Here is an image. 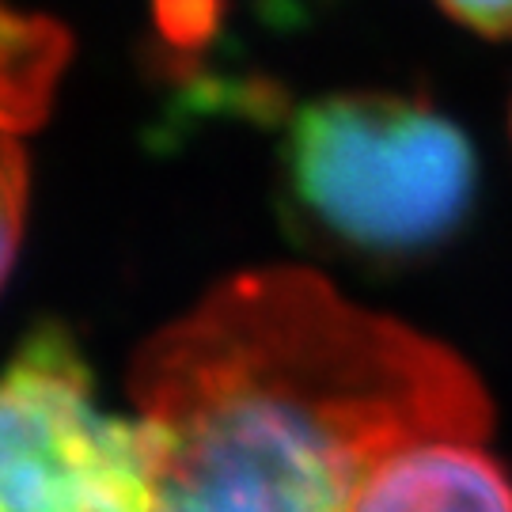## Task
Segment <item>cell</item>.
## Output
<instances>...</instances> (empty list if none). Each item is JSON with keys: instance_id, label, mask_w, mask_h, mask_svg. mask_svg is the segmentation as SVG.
Listing matches in <instances>:
<instances>
[{"instance_id": "cell-1", "label": "cell", "mask_w": 512, "mask_h": 512, "mask_svg": "<svg viewBox=\"0 0 512 512\" xmlns=\"http://www.w3.org/2000/svg\"><path fill=\"white\" fill-rule=\"evenodd\" d=\"M152 512H349L399 444L494 433L459 353L311 270L228 277L129 368Z\"/></svg>"}, {"instance_id": "cell-2", "label": "cell", "mask_w": 512, "mask_h": 512, "mask_svg": "<svg viewBox=\"0 0 512 512\" xmlns=\"http://www.w3.org/2000/svg\"><path fill=\"white\" fill-rule=\"evenodd\" d=\"M281 198L319 247L399 266L463 232L478 198V156L421 95L330 92L281 129Z\"/></svg>"}, {"instance_id": "cell-3", "label": "cell", "mask_w": 512, "mask_h": 512, "mask_svg": "<svg viewBox=\"0 0 512 512\" xmlns=\"http://www.w3.org/2000/svg\"><path fill=\"white\" fill-rule=\"evenodd\" d=\"M0 512H152L145 425L103 406L61 327L31 330L0 368Z\"/></svg>"}, {"instance_id": "cell-4", "label": "cell", "mask_w": 512, "mask_h": 512, "mask_svg": "<svg viewBox=\"0 0 512 512\" xmlns=\"http://www.w3.org/2000/svg\"><path fill=\"white\" fill-rule=\"evenodd\" d=\"M349 512H512V475L486 440L421 437L368 471Z\"/></svg>"}, {"instance_id": "cell-5", "label": "cell", "mask_w": 512, "mask_h": 512, "mask_svg": "<svg viewBox=\"0 0 512 512\" xmlns=\"http://www.w3.org/2000/svg\"><path fill=\"white\" fill-rule=\"evenodd\" d=\"M65 61V27L0 4V122L23 133L35 129L54 103Z\"/></svg>"}, {"instance_id": "cell-6", "label": "cell", "mask_w": 512, "mask_h": 512, "mask_svg": "<svg viewBox=\"0 0 512 512\" xmlns=\"http://www.w3.org/2000/svg\"><path fill=\"white\" fill-rule=\"evenodd\" d=\"M27 194H31V167L23 152V129L0 122V285L12 270L23 239Z\"/></svg>"}, {"instance_id": "cell-7", "label": "cell", "mask_w": 512, "mask_h": 512, "mask_svg": "<svg viewBox=\"0 0 512 512\" xmlns=\"http://www.w3.org/2000/svg\"><path fill=\"white\" fill-rule=\"evenodd\" d=\"M459 27L482 38H512V0H437Z\"/></svg>"}, {"instance_id": "cell-8", "label": "cell", "mask_w": 512, "mask_h": 512, "mask_svg": "<svg viewBox=\"0 0 512 512\" xmlns=\"http://www.w3.org/2000/svg\"><path fill=\"white\" fill-rule=\"evenodd\" d=\"M509 126H512V114H509Z\"/></svg>"}]
</instances>
